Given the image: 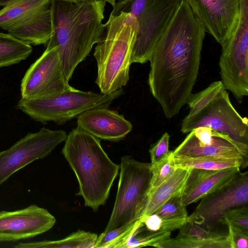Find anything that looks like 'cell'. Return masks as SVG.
I'll list each match as a JSON object with an SVG mask.
<instances>
[{"label": "cell", "mask_w": 248, "mask_h": 248, "mask_svg": "<svg viewBox=\"0 0 248 248\" xmlns=\"http://www.w3.org/2000/svg\"><path fill=\"white\" fill-rule=\"evenodd\" d=\"M205 32L182 0L149 60L150 91L168 119L179 113L192 94Z\"/></svg>", "instance_id": "1"}, {"label": "cell", "mask_w": 248, "mask_h": 248, "mask_svg": "<svg viewBox=\"0 0 248 248\" xmlns=\"http://www.w3.org/2000/svg\"><path fill=\"white\" fill-rule=\"evenodd\" d=\"M106 3L103 0H51V34L47 44L57 46L68 82L77 65L104 38Z\"/></svg>", "instance_id": "2"}, {"label": "cell", "mask_w": 248, "mask_h": 248, "mask_svg": "<svg viewBox=\"0 0 248 248\" xmlns=\"http://www.w3.org/2000/svg\"><path fill=\"white\" fill-rule=\"evenodd\" d=\"M64 141L62 153L78 180L77 195L83 198L86 206L97 212L107 202L120 165L108 157L100 140L78 127Z\"/></svg>", "instance_id": "3"}, {"label": "cell", "mask_w": 248, "mask_h": 248, "mask_svg": "<svg viewBox=\"0 0 248 248\" xmlns=\"http://www.w3.org/2000/svg\"><path fill=\"white\" fill-rule=\"evenodd\" d=\"M138 28L136 18L129 12L110 14L104 38L93 53L97 66L95 83L101 93L110 94L127 83Z\"/></svg>", "instance_id": "4"}, {"label": "cell", "mask_w": 248, "mask_h": 248, "mask_svg": "<svg viewBox=\"0 0 248 248\" xmlns=\"http://www.w3.org/2000/svg\"><path fill=\"white\" fill-rule=\"evenodd\" d=\"M123 89L110 94L83 91L74 88L58 94L42 98L23 99L16 108L35 121L46 124L52 121L63 124L94 108L107 107L124 93Z\"/></svg>", "instance_id": "5"}, {"label": "cell", "mask_w": 248, "mask_h": 248, "mask_svg": "<svg viewBox=\"0 0 248 248\" xmlns=\"http://www.w3.org/2000/svg\"><path fill=\"white\" fill-rule=\"evenodd\" d=\"M52 0H0V29L30 45H46Z\"/></svg>", "instance_id": "6"}, {"label": "cell", "mask_w": 248, "mask_h": 248, "mask_svg": "<svg viewBox=\"0 0 248 248\" xmlns=\"http://www.w3.org/2000/svg\"><path fill=\"white\" fill-rule=\"evenodd\" d=\"M150 163L131 156L121 159L119 181L110 219L103 232L138 220L142 213L151 177Z\"/></svg>", "instance_id": "7"}, {"label": "cell", "mask_w": 248, "mask_h": 248, "mask_svg": "<svg viewBox=\"0 0 248 248\" xmlns=\"http://www.w3.org/2000/svg\"><path fill=\"white\" fill-rule=\"evenodd\" d=\"M182 0H132L124 11L134 16L138 28L131 62L149 61L155 46Z\"/></svg>", "instance_id": "8"}, {"label": "cell", "mask_w": 248, "mask_h": 248, "mask_svg": "<svg viewBox=\"0 0 248 248\" xmlns=\"http://www.w3.org/2000/svg\"><path fill=\"white\" fill-rule=\"evenodd\" d=\"M200 126L210 127L228 135L248 156V119L242 117L234 108L224 88L199 112L187 115L182 121L181 131L187 133Z\"/></svg>", "instance_id": "9"}, {"label": "cell", "mask_w": 248, "mask_h": 248, "mask_svg": "<svg viewBox=\"0 0 248 248\" xmlns=\"http://www.w3.org/2000/svg\"><path fill=\"white\" fill-rule=\"evenodd\" d=\"M67 135L63 130L44 127L37 132L29 133L8 149L0 151V186L18 170L49 155Z\"/></svg>", "instance_id": "10"}, {"label": "cell", "mask_w": 248, "mask_h": 248, "mask_svg": "<svg viewBox=\"0 0 248 248\" xmlns=\"http://www.w3.org/2000/svg\"><path fill=\"white\" fill-rule=\"evenodd\" d=\"M73 88L65 78L57 46L47 44L44 52L25 73L20 93L23 99L42 98Z\"/></svg>", "instance_id": "11"}, {"label": "cell", "mask_w": 248, "mask_h": 248, "mask_svg": "<svg viewBox=\"0 0 248 248\" xmlns=\"http://www.w3.org/2000/svg\"><path fill=\"white\" fill-rule=\"evenodd\" d=\"M201 200L186 221L211 228L227 210L248 203V172L235 174L230 179Z\"/></svg>", "instance_id": "12"}, {"label": "cell", "mask_w": 248, "mask_h": 248, "mask_svg": "<svg viewBox=\"0 0 248 248\" xmlns=\"http://www.w3.org/2000/svg\"><path fill=\"white\" fill-rule=\"evenodd\" d=\"M199 24L221 46L237 25L239 0H185Z\"/></svg>", "instance_id": "13"}, {"label": "cell", "mask_w": 248, "mask_h": 248, "mask_svg": "<svg viewBox=\"0 0 248 248\" xmlns=\"http://www.w3.org/2000/svg\"><path fill=\"white\" fill-rule=\"evenodd\" d=\"M56 221L46 209L35 204L13 211H1L0 242L36 237L51 229Z\"/></svg>", "instance_id": "14"}, {"label": "cell", "mask_w": 248, "mask_h": 248, "mask_svg": "<svg viewBox=\"0 0 248 248\" xmlns=\"http://www.w3.org/2000/svg\"><path fill=\"white\" fill-rule=\"evenodd\" d=\"M171 151L172 156L222 157L241 160L248 164V156L228 135L214 130L211 136L199 140L191 131Z\"/></svg>", "instance_id": "15"}, {"label": "cell", "mask_w": 248, "mask_h": 248, "mask_svg": "<svg viewBox=\"0 0 248 248\" xmlns=\"http://www.w3.org/2000/svg\"><path fill=\"white\" fill-rule=\"evenodd\" d=\"M77 127L99 140L117 142L132 131L133 125L123 115L101 107L88 110L78 116Z\"/></svg>", "instance_id": "16"}, {"label": "cell", "mask_w": 248, "mask_h": 248, "mask_svg": "<svg viewBox=\"0 0 248 248\" xmlns=\"http://www.w3.org/2000/svg\"><path fill=\"white\" fill-rule=\"evenodd\" d=\"M159 248H230L228 235L212 232L211 229L186 221L175 238L157 243Z\"/></svg>", "instance_id": "17"}, {"label": "cell", "mask_w": 248, "mask_h": 248, "mask_svg": "<svg viewBox=\"0 0 248 248\" xmlns=\"http://www.w3.org/2000/svg\"><path fill=\"white\" fill-rule=\"evenodd\" d=\"M240 167L218 170L192 169L182 194L186 206L202 199L230 179L240 171Z\"/></svg>", "instance_id": "18"}, {"label": "cell", "mask_w": 248, "mask_h": 248, "mask_svg": "<svg viewBox=\"0 0 248 248\" xmlns=\"http://www.w3.org/2000/svg\"><path fill=\"white\" fill-rule=\"evenodd\" d=\"M191 170L176 168L172 176L160 185L148 189L140 218L154 213L170 198L182 193Z\"/></svg>", "instance_id": "19"}, {"label": "cell", "mask_w": 248, "mask_h": 248, "mask_svg": "<svg viewBox=\"0 0 248 248\" xmlns=\"http://www.w3.org/2000/svg\"><path fill=\"white\" fill-rule=\"evenodd\" d=\"M172 157L176 168L218 170L235 167L245 168L248 166V164L241 160L232 158L214 156L191 157L172 155Z\"/></svg>", "instance_id": "20"}, {"label": "cell", "mask_w": 248, "mask_h": 248, "mask_svg": "<svg viewBox=\"0 0 248 248\" xmlns=\"http://www.w3.org/2000/svg\"><path fill=\"white\" fill-rule=\"evenodd\" d=\"M98 235L78 230L66 237L54 241L19 243L15 248H94Z\"/></svg>", "instance_id": "21"}, {"label": "cell", "mask_w": 248, "mask_h": 248, "mask_svg": "<svg viewBox=\"0 0 248 248\" xmlns=\"http://www.w3.org/2000/svg\"><path fill=\"white\" fill-rule=\"evenodd\" d=\"M32 46L8 33L0 32V68L17 64L32 53Z\"/></svg>", "instance_id": "22"}, {"label": "cell", "mask_w": 248, "mask_h": 248, "mask_svg": "<svg viewBox=\"0 0 248 248\" xmlns=\"http://www.w3.org/2000/svg\"><path fill=\"white\" fill-rule=\"evenodd\" d=\"M135 221L116 229L103 232L97 237L94 248H125L136 224Z\"/></svg>", "instance_id": "23"}, {"label": "cell", "mask_w": 248, "mask_h": 248, "mask_svg": "<svg viewBox=\"0 0 248 248\" xmlns=\"http://www.w3.org/2000/svg\"><path fill=\"white\" fill-rule=\"evenodd\" d=\"M145 232L142 228L141 221L140 219L137 220L136 224L126 242L125 248L154 247L157 242L169 238L171 234L170 232Z\"/></svg>", "instance_id": "24"}, {"label": "cell", "mask_w": 248, "mask_h": 248, "mask_svg": "<svg viewBox=\"0 0 248 248\" xmlns=\"http://www.w3.org/2000/svg\"><path fill=\"white\" fill-rule=\"evenodd\" d=\"M224 88L221 81H215L205 89L191 94L186 103L189 111L187 115L192 116L199 112L212 101Z\"/></svg>", "instance_id": "25"}, {"label": "cell", "mask_w": 248, "mask_h": 248, "mask_svg": "<svg viewBox=\"0 0 248 248\" xmlns=\"http://www.w3.org/2000/svg\"><path fill=\"white\" fill-rule=\"evenodd\" d=\"M176 169L171 152L163 160L151 164V177L149 189L154 188L160 185L172 176Z\"/></svg>", "instance_id": "26"}, {"label": "cell", "mask_w": 248, "mask_h": 248, "mask_svg": "<svg viewBox=\"0 0 248 248\" xmlns=\"http://www.w3.org/2000/svg\"><path fill=\"white\" fill-rule=\"evenodd\" d=\"M182 193L172 196L161 205L154 213L163 219L186 218V206L182 202Z\"/></svg>", "instance_id": "27"}, {"label": "cell", "mask_w": 248, "mask_h": 248, "mask_svg": "<svg viewBox=\"0 0 248 248\" xmlns=\"http://www.w3.org/2000/svg\"><path fill=\"white\" fill-rule=\"evenodd\" d=\"M219 223L231 224L248 233V206L236 207L226 210Z\"/></svg>", "instance_id": "28"}, {"label": "cell", "mask_w": 248, "mask_h": 248, "mask_svg": "<svg viewBox=\"0 0 248 248\" xmlns=\"http://www.w3.org/2000/svg\"><path fill=\"white\" fill-rule=\"evenodd\" d=\"M170 136L166 132L149 149L151 164L157 163L167 157L171 152L169 151Z\"/></svg>", "instance_id": "29"}, {"label": "cell", "mask_w": 248, "mask_h": 248, "mask_svg": "<svg viewBox=\"0 0 248 248\" xmlns=\"http://www.w3.org/2000/svg\"><path fill=\"white\" fill-rule=\"evenodd\" d=\"M228 227V235L230 248H248V233L231 224Z\"/></svg>", "instance_id": "30"}, {"label": "cell", "mask_w": 248, "mask_h": 248, "mask_svg": "<svg viewBox=\"0 0 248 248\" xmlns=\"http://www.w3.org/2000/svg\"><path fill=\"white\" fill-rule=\"evenodd\" d=\"M140 219L146 230L150 232L159 231L162 222V218L158 215L153 213Z\"/></svg>", "instance_id": "31"}, {"label": "cell", "mask_w": 248, "mask_h": 248, "mask_svg": "<svg viewBox=\"0 0 248 248\" xmlns=\"http://www.w3.org/2000/svg\"><path fill=\"white\" fill-rule=\"evenodd\" d=\"M186 218L171 219H163L159 231L171 232L180 229L186 223Z\"/></svg>", "instance_id": "32"}, {"label": "cell", "mask_w": 248, "mask_h": 248, "mask_svg": "<svg viewBox=\"0 0 248 248\" xmlns=\"http://www.w3.org/2000/svg\"><path fill=\"white\" fill-rule=\"evenodd\" d=\"M63 0L71 1V2H78V1H80L86 0ZM104 0L106 2H108V3H110L112 1V0Z\"/></svg>", "instance_id": "33"}, {"label": "cell", "mask_w": 248, "mask_h": 248, "mask_svg": "<svg viewBox=\"0 0 248 248\" xmlns=\"http://www.w3.org/2000/svg\"><path fill=\"white\" fill-rule=\"evenodd\" d=\"M117 1H118V3H122L123 2H124V1H125L126 0H116Z\"/></svg>", "instance_id": "34"}]
</instances>
